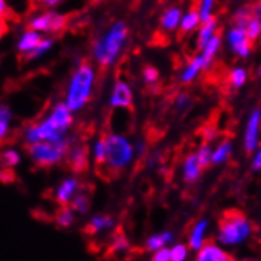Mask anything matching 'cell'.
Returning a JSON list of instances; mask_svg holds the SVG:
<instances>
[{
  "label": "cell",
  "instance_id": "277c9868",
  "mask_svg": "<svg viewBox=\"0 0 261 261\" xmlns=\"http://www.w3.org/2000/svg\"><path fill=\"white\" fill-rule=\"evenodd\" d=\"M106 140V168L113 174H117L122 168H125L127 163L133 157V147L125 138L111 135Z\"/></svg>",
  "mask_w": 261,
  "mask_h": 261
},
{
  "label": "cell",
  "instance_id": "8992f818",
  "mask_svg": "<svg viewBox=\"0 0 261 261\" xmlns=\"http://www.w3.org/2000/svg\"><path fill=\"white\" fill-rule=\"evenodd\" d=\"M67 25V16H62L59 13H44L40 14V16L34 18L30 21L29 27L32 30H37V32H60L62 29H65Z\"/></svg>",
  "mask_w": 261,
  "mask_h": 261
},
{
  "label": "cell",
  "instance_id": "d6a6232c",
  "mask_svg": "<svg viewBox=\"0 0 261 261\" xmlns=\"http://www.w3.org/2000/svg\"><path fill=\"white\" fill-rule=\"evenodd\" d=\"M51 46H53V40H43L38 46H37V48L34 49V51H30L29 53V56H27V59H34V57H38V56H41L43 53H46V51H48L49 48H51Z\"/></svg>",
  "mask_w": 261,
  "mask_h": 261
},
{
  "label": "cell",
  "instance_id": "44dd1931",
  "mask_svg": "<svg viewBox=\"0 0 261 261\" xmlns=\"http://www.w3.org/2000/svg\"><path fill=\"white\" fill-rule=\"evenodd\" d=\"M180 10L179 8H170L162 16V27L166 30H174L180 22Z\"/></svg>",
  "mask_w": 261,
  "mask_h": 261
},
{
  "label": "cell",
  "instance_id": "5b68a950",
  "mask_svg": "<svg viewBox=\"0 0 261 261\" xmlns=\"http://www.w3.org/2000/svg\"><path fill=\"white\" fill-rule=\"evenodd\" d=\"M68 152V143L60 141H37L29 146V153L40 166H53L60 162Z\"/></svg>",
  "mask_w": 261,
  "mask_h": 261
},
{
  "label": "cell",
  "instance_id": "2e32d148",
  "mask_svg": "<svg viewBox=\"0 0 261 261\" xmlns=\"http://www.w3.org/2000/svg\"><path fill=\"white\" fill-rule=\"evenodd\" d=\"M199 173H201V165H199L198 155L192 153V155L186 159V163H184V176H186L187 182H195L199 177Z\"/></svg>",
  "mask_w": 261,
  "mask_h": 261
},
{
  "label": "cell",
  "instance_id": "1f68e13d",
  "mask_svg": "<svg viewBox=\"0 0 261 261\" xmlns=\"http://www.w3.org/2000/svg\"><path fill=\"white\" fill-rule=\"evenodd\" d=\"M10 110L7 106H2V111H0V136H5L7 135V128L10 124Z\"/></svg>",
  "mask_w": 261,
  "mask_h": 261
},
{
  "label": "cell",
  "instance_id": "4fadbf2b",
  "mask_svg": "<svg viewBox=\"0 0 261 261\" xmlns=\"http://www.w3.org/2000/svg\"><path fill=\"white\" fill-rule=\"evenodd\" d=\"M259 124H261V114H259V111H253L252 117L249 119L247 132H245V150L249 153L253 152V149L256 147Z\"/></svg>",
  "mask_w": 261,
  "mask_h": 261
},
{
  "label": "cell",
  "instance_id": "484cf974",
  "mask_svg": "<svg viewBox=\"0 0 261 261\" xmlns=\"http://www.w3.org/2000/svg\"><path fill=\"white\" fill-rule=\"evenodd\" d=\"M245 78H247V73L242 68H234L228 76V81L231 83L233 87H241L245 83Z\"/></svg>",
  "mask_w": 261,
  "mask_h": 261
},
{
  "label": "cell",
  "instance_id": "83f0119b",
  "mask_svg": "<svg viewBox=\"0 0 261 261\" xmlns=\"http://www.w3.org/2000/svg\"><path fill=\"white\" fill-rule=\"evenodd\" d=\"M198 160H199V165H201V168H206L209 166L211 160H212V153H211V147L204 143L201 147L198 149Z\"/></svg>",
  "mask_w": 261,
  "mask_h": 261
},
{
  "label": "cell",
  "instance_id": "ab89813d",
  "mask_svg": "<svg viewBox=\"0 0 261 261\" xmlns=\"http://www.w3.org/2000/svg\"><path fill=\"white\" fill-rule=\"evenodd\" d=\"M253 170H261V149L256 152V157L253 160Z\"/></svg>",
  "mask_w": 261,
  "mask_h": 261
},
{
  "label": "cell",
  "instance_id": "3957f363",
  "mask_svg": "<svg viewBox=\"0 0 261 261\" xmlns=\"http://www.w3.org/2000/svg\"><path fill=\"white\" fill-rule=\"evenodd\" d=\"M94 68L87 62H83L74 71L67 94V105L71 111L81 110L87 103L92 92V84H94Z\"/></svg>",
  "mask_w": 261,
  "mask_h": 261
},
{
  "label": "cell",
  "instance_id": "f546056e",
  "mask_svg": "<svg viewBox=\"0 0 261 261\" xmlns=\"http://www.w3.org/2000/svg\"><path fill=\"white\" fill-rule=\"evenodd\" d=\"M71 207H73L74 211H78V212L87 211V207H89V198H87L84 193L76 195V196L73 198V201H71Z\"/></svg>",
  "mask_w": 261,
  "mask_h": 261
},
{
  "label": "cell",
  "instance_id": "d4e9b609",
  "mask_svg": "<svg viewBox=\"0 0 261 261\" xmlns=\"http://www.w3.org/2000/svg\"><path fill=\"white\" fill-rule=\"evenodd\" d=\"M245 30H247V34H249L250 40L255 41V40L261 35V22H259L255 16H252V18L249 19V22L245 24Z\"/></svg>",
  "mask_w": 261,
  "mask_h": 261
},
{
  "label": "cell",
  "instance_id": "9a60e30c",
  "mask_svg": "<svg viewBox=\"0 0 261 261\" xmlns=\"http://www.w3.org/2000/svg\"><path fill=\"white\" fill-rule=\"evenodd\" d=\"M216 29H217V19L216 18H211L207 21H204V24L199 29V34H198V41H196V46L198 49H203L206 43L216 35Z\"/></svg>",
  "mask_w": 261,
  "mask_h": 261
},
{
  "label": "cell",
  "instance_id": "7402d4cb",
  "mask_svg": "<svg viewBox=\"0 0 261 261\" xmlns=\"http://www.w3.org/2000/svg\"><path fill=\"white\" fill-rule=\"evenodd\" d=\"M171 238H173L171 233H162V234H157V236H152V238L147 239L146 247H147V250H150V252H157L159 249L163 247V245H165L166 242H170Z\"/></svg>",
  "mask_w": 261,
  "mask_h": 261
},
{
  "label": "cell",
  "instance_id": "9c48e42d",
  "mask_svg": "<svg viewBox=\"0 0 261 261\" xmlns=\"http://www.w3.org/2000/svg\"><path fill=\"white\" fill-rule=\"evenodd\" d=\"M111 105L114 108H128L132 110L133 106V94L132 89L127 83L124 81H117L114 89H113V95H111Z\"/></svg>",
  "mask_w": 261,
  "mask_h": 261
},
{
  "label": "cell",
  "instance_id": "52a82bcc",
  "mask_svg": "<svg viewBox=\"0 0 261 261\" xmlns=\"http://www.w3.org/2000/svg\"><path fill=\"white\" fill-rule=\"evenodd\" d=\"M228 41H229V46H231V49L241 57H247L252 51V40L247 34V30H245V27L236 25L231 32H229Z\"/></svg>",
  "mask_w": 261,
  "mask_h": 261
},
{
  "label": "cell",
  "instance_id": "5bb4252c",
  "mask_svg": "<svg viewBox=\"0 0 261 261\" xmlns=\"http://www.w3.org/2000/svg\"><path fill=\"white\" fill-rule=\"evenodd\" d=\"M76 189H78V182H76L74 179L64 180L57 187V190H56V199H57V203L62 204V206H67L68 201H70V198L74 195Z\"/></svg>",
  "mask_w": 261,
  "mask_h": 261
},
{
  "label": "cell",
  "instance_id": "836d02e7",
  "mask_svg": "<svg viewBox=\"0 0 261 261\" xmlns=\"http://www.w3.org/2000/svg\"><path fill=\"white\" fill-rule=\"evenodd\" d=\"M187 258V247L186 245H176L171 249V259L173 261H182Z\"/></svg>",
  "mask_w": 261,
  "mask_h": 261
},
{
  "label": "cell",
  "instance_id": "d6986e66",
  "mask_svg": "<svg viewBox=\"0 0 261 261\" xmlns=\"http://www.w3.org/2000/svg\"><path fill=\"white\" fill-rule=\"evenodd\" d=\"M201 68H204V62H203V57L199 56V57H195V59H192L190 60V64L187 65V68L182 71V83H190V81H193L196 76H198V73H199V70Z\"/></svg>",
  "mask_w": 261,
  "mask_h": 261
},
{
  "label": "cell",
  "instance_id": "74e56055",
  "mask_svg": "<svg viewBox=\"0 0 261 261\" xmlns=\"http://www.w3.org/2000/svg\"><path fill=\"white\" fill-rule=\"evenodd\" d=\"M59 0H32V4L35 8L38 7H51V5H56Z\"/></svg>",
  "mask_w": 261,
  "mask_h": 261
},
{
  "label": "cell",
  "instance_id": "f35d334b",
  "mask_svg": "<svg viewBox=\"0 0 261 261\" xmlns=\"http://www.w3.org/2000/svg\"><path fill=\"white\" fill-rule=\"evenodd\" d=\"M252 11H253V16L261 22V0L258 4H255L253 7H252Z\"/></svg>",
  "mask_w": 261,
  "mask_h": 261
},
{
  "label": "cell",
  "instance_id": "4316f807",
  "mask_svg": "<svg viewBox=\"0 0 261 261\" xmlns=\"http://www.w3.org/2000/svg\"><path fill=\"white\" fill-rule=\"evenodd\" d=\"M94 155H95L97 165H105V162H106V140H105V138L98 140V143L95 144Z\"/></svg>",
  "mask_w": 261,
  "mask_h": 261
},
{
  "label": "cell",
  "instance_id": "603a6c76",
  "mask_svg": "<svg viewBox=\"0 0 261 261\" xmlns=\"http://www.w3.org/2000/svg\"><path fill=\"white\" fill-rule=\"evenodd\" d=\"M229 152H231V143L229 141H223L216 150L212 152V162L214 163H222L228 159Z\"/></svg>",
  "mask_w": 261,
  "mask_h": 261
},
{
  "label": "cell",
  "instance_id": "7c38bea8",
  "mask_svg": "<svg viewBox=\"0 0 261 261\" xmlns=\"http://www.w3.org/2000/svg\"><path fill=\"white\" fill-rule=\"evenodd\" d=\"M196 259H199V261H229V259H233V256L228 255L220 247H217L216 244L209 241V242H204L203 247L198 250Z\"/></svg>",
  "mask_w": 261,
  "mask_h": 261
},
{
  "label": "cell",
  "instance_id": "ac0fdd59",
  "mask_svg": "<svg viewBox=\"0 0 261 261\" xmlns=\"http://www.w3.org/2000/svg\"><path fill=\"white\" fill-rule=\"evenodd\" d=\"M219 46H220V34L217 32L216 35H214V37L206 43L204 48L201 49V51H203L201 57H203V62H204V68H207V67L211 65L214 56H216V53H217V49H219Z\"/></svg>",
  "mask_w": 261,
  "mask_h": 261
},
{
  "label": "cell",
  "instance_id": "7a4b0ae2",
  "mask_svg": "<svg viewBox=\"0 0 261 261\" xmlns=\"http://www.w3.org/2000/svg\"><path fill=\"white\" fill-rule=\"evenodd\" d=\"M127 25L124 22H116L106 35L98 40L94 46V54L97 62L101 67H108L111 65L114 60L117 59L122 46L125 43L127 38Z\"/></svg>",
  "mask_w": 261,
  "mask_h": 261
},
{
  "label": "cell",
  "instance_id": "ba28073f",
  "mask_svg": "<svg viewBox=\"0 0 261 261\" xmlns=\"http://www.w3.org/2000/svg\"><path fill=\"white\" fill-rule=\"evenodd\" d=\"M49 124L60 133L65 135V132L68 130V127L73 124V117H71V110L68 108L67 103H59L56 108L53 110L51 116L46 119Z\"/></svg>",
  "mask_w": 261,
  "mask_h": 261
},
{
  "label": "cell",
  "instance_id": "30bf717a",
  "mask_svg": "<svg viewBox=\"0 0 261 261\" xmlns=\"http://www.w3.org/2000/svg\"><path fill=\"white\" fill-rule=\"evenodd\" d=\"M199 7H201V0H195L193 5L190 7L189 13L182 18L180 25H179V38L184 37L186 34L192 32L193 29L198 27V24L201 22V14H199Z\"/></svg>",
  "mask_w": 261,
  "mask_h": 261
},
{
  "label": "cell",
  "instance_id": "4dcf8cb0",
  "mask_svg": "<svg viewBox=\"0 0 261 261\" xmlns=\"http://www.w3.org/2000/svg\"><path fill=\"white\" fill-rule=\"evenodd\" d=\"M73 219H74L73 217V212L67 206H64V209L57 214V223L60 226H70L73 223Z\"/></svg>",
  "mask_w": 261,
  "mask_h": 261
},
{
  "label": "cell",
  "instance_id": "ffe728a7",
  "mask_svg": "<svg viewBox=\"0 0 261 261\" xmlns=\"http://www.w3.org/2000/svg\"><path fill=\"white\" fill-rule=\"evenodd\" d=\"M206 226H207V223L203 220V222H199V223H196L195 225V228H193V231H192V234H190V247L193 249V250H199L203 247V244H204V231H206Z\"/></svg>",
  "mask_w": 261,
  "mask_h": 261
},
{
  "label": "cell",
  "instance_id": "f1b7e54d",
  "mask_svg": "<svg viewBox=\"0 0 261 261\" xmlns=\"http://www.w3.org/2000/svg\"><path fill=\"white\" fill-rule=\"evenodd\" d=\"M216 5V0H201V7H199V14H201V21H207L212 18V10Z\"/></svg>",
  "mask_w": 261,
  "mask_h": 261
},
{
  "label": "cell",
  "instance_id": "6da1fadb",
  "mask_svg": "<svg viewBox=\"0 0 261 261\" xmlns=\"http://www.w3.org/2000/svg\"><path fill=\"white\" fill-rule=\"evenodd\" d=\"M252 231L250 222L239 209H226L219 222V239L226 245L242 242Z\"/></svg>",
  "mask_w": 261,
  "mask_h": 261
},
{
  "label": "cell",
  "instance_id": "e575fe53",
  "mask_svg": "<svg viewBox=\"0 0 261 261\" xmlns=\"http://www.w3.org/2000/svg\"><path fill=\"white\" fill-rule=\"evenodd\" d=\"M4 162H5V166H14L19 163V155L16 150H7L4 153Z\"/></svg>",
  "mask_w": 261,
  "mask_h": 261
},
{
  "label": "cell",
  "instance_id": "cb8c5ba5",
  "mask_svg": "<svg viewBox=\"0 0 261 261\" xmlns=\"http://www.w3.org/2000/svg\"><path fill=\"white\" fill-rule=\"evenodd\" d=\"M113 225V220L110 217H95V219H92L90 223H89V229L87 231H92V233H95V231H100V229L103 228H108Z\"/></svg>",
  "mask_w": 261,
  "mask_h": 261
},
{
  "label": "cell",
  "instance_id": "8fae6325",
  "mask_svg": "<svg viewBox=\"0 0 261 261\" xmlns=\"http://www.w3.org/2000/svg\"><path fill=\"white\" fill-rule=\"evenodd\" d=\"M68 165L71 168V171L76 174H81L87 170L89 165V153L86 146H78L70 150L68 153Z\"/></svg>",
  "mask_w": 261,
  "mask_h": 261
},
{
  "label": "cell",
  "instance_id": "d590c367",
  "mask_svg": "<svg viewBox=\"0 0 261 261\" xmlns=\"http://www.w3.org/2000/svg\"><path fill=\"white\" fill-rule=\"evenodd\" d=\"M144 80L147 84H153V83H157L159 80V71L153 68V67H147L144 68Z\"/></svg>",
  "mask_w": 261,
  "mask_h": 261
},
{
  "label": "cell",
  "instance_id": "8d00e7d4",
  "mask_svg": "<svg viewBox=\"0 0 261 261\" xmlns=\"http://www.w3.org/2000/svg\"><path fill=\"white\" fill-rule=\"evenodd\" d=\"M166 259H171V250H168L165 247L159 249L153 255V261H166Z\"/></svg>",
  "mask_w": 261,
  "mask_h": 261
},
{
  "label": "cell",
  "instance_id": "e0dca14e",
  "mask_svg": "<svg viewBox=\"0 0 261 261\" xmlns=\"http://www.w3.org/2000/svg\"><path fill=\"white\" fill-rule=\"evenodd\" d=\"M41 41H43V38L40 37V34L37 32V30L30 29L27 34H24V37L19 41V51L21 53H30V51H34Z\"/></svg>",
  "mask_w": 261,
  "mask_h": 261
}]
</instances>
